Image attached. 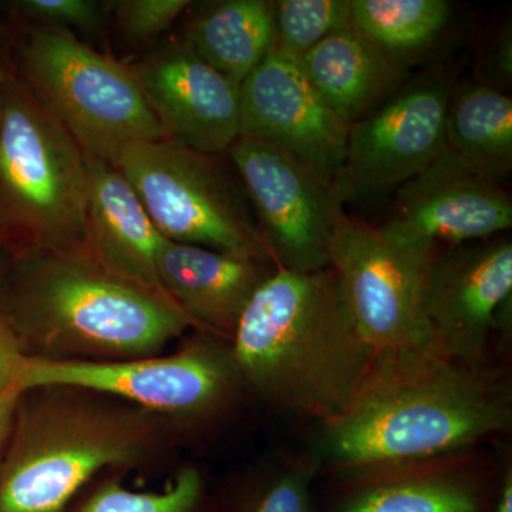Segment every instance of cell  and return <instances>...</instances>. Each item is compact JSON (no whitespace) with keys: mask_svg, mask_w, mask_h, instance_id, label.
I'll use <instances>...</instances> for the list:
<instances>
[{"mask_svg":"<svg viewBox=\"0 0 512 512\" xmlns=\"http://www.w3.org/2000/svg\"><path fill=\"white\" fill-rule=\"evenodd\" d=\"M167 138L225 156L239 137L241 84L178 42L130 64Z\"/></svg>","mask_w":512,"mask_h":512,"instance_id":"15","label":"cell"},{"mask_svg":"<svg viewBox=\"0 0 512 512\" xmlns=\"http://www.w3.org/2000/svg\"><path fill=\"white\" fill-rule=\"evenodd\" d=\"M437 252L397 244L366 221L346 212L340 215L329 266L360 336L373 352L430 345L424 302Z\"/></svg>","mask_w":512,"mask_h":512,"instance_id":"9","label":"cell"},{"mask_svg":"<svg viewBox=\"0 0 512 512\" xmlns=\"http://www.w3.org/2000/svg\"><path fill=\"white\" fill-rule=\"evenodd\" d=\"M450 18L444 0H352L353 28L403 67L436 43Z\"/></svg>","mask_w":512,"mask_h":512,"instance_id":"22","label":"cell"},{"mask_svg":"<svg viewBox=\"0 0 512 512\" xmlns=\"http://www.w3.org/2000/svg\"><path fill=\"white\" fill-rule=\"evenodd\" d=\"M349 126L319 96L296 57L272 47L241 83L239 137L278 147L333 183Z\"/></svg>","mask_w":512,"mask_h":512,"instance_id":"13","label":"cell"},{"mask_svg":"<svg viewBox=\"0 0 512 512\" xmlns=\"http://www.w3.org/2000/svg\"><path fill=\"white\" fill-rule=\"evenodd\" d=\"M23 393L25 392L18 389L0 393V466L8 448L13 420H15L16 409Z\"/></svg>","mask_w":512,"mask_h":512,"instance_id":"29","label":"cell"},{"mask_svg":"<svg viewBox=\"0 0 512 512\" xmlns=\"http://www.w3.org/2000/svg\"><path fill=\"white\" fill-rule=\"evenodd\" d=\"M242 383L266 403L326 424L372 362L332 268H275L256 289L231 338Z\"/></svg>","mask_w":512,"mask_h":512,"instance_id":"2","label":"cell"},{"mask_svg":"<svg viewBox=\"0 0 512 512\" xmlns=\"http://www.w3.org/2000/svg\"><path fill=\"white\" fill-rule=\"evenodd\" d=\"M275 265L165 239L158 281L200 330L231 340L242 312Z\"/></svg>","mask_w":512,"mask_h":512,"instance_id":"16","label":"cell"},{"mask_svg":"<svg viewBox=\"0 0 512 512\" xmlns=\"http://www.w3.org/2000/svg\"><path fill=\"white\" fill-rule=\"evenodd\" d=\"M12 67V55H10V36L6 23L0 25V126L3 119V104H5V82Z\"/></svg>","mask_w":512,"mask_h":512,"instance_id":"30","label":"cell"},{"mask_svg":"<svg viewBox=\"0 0 512 512\" xmlns=\"http://www.w3.org/2000/svg\"><path fill=\"white\" fill-rule=\"evenodd\" d=\"M84 167L94 258L131 281L165 292L157 275V255L165 238L148 217L136 191L109 161L84 153Z\"/></svg>","mask_w":512,"mask_h":512,"instance_id":"17","label":"cell"},{"mask_svg":"<svg viewBox=\"0 0 512 512\" xmlns=\"http://www.w3.org/2000/svg\"><path fill=\"white\" fill-rule=\"evenodd\" d=\"M446 148L476 173L501 181L512 168V101L488 84L454 87Z\"/></svg>","mask_w":512,"mask_h":512,"instance_id":"20","label":"cell"},{"mask_svg":"<svg viewBox=\"0 0 512 512\" xmlns=\"http://www.w3.org/2000/svg\"><path fill=\"white\" fill-rule=\"evenodd\" d=\"M6 26L16 74L83 153L111 163L130 144L167 138L130 64L97 52L72 30L13 18Z\"/></svg>","mask_w":512,"mask_h":512,"instance_id":"6","label":"cell"},{"mask_svg":"<svg viewBox=\"0 0 512 512\" xmlns=\"http://www.w3.org/2000/svg\"><path fill=\"white\" fill-rule=\"evenodd\" d=\"M397 192L396 214L379 228L410 247L485 241L512 225V202L501 183L476 173L447 148Z\"/></svg>","mask_w":512,"mask_h":512,"instance_id":"14","label":"cell"},{"mask_svg":"<svg viewBox=\"0 0 512 512\" xmlns=\"http://www.w3.org/2000/svg\"><path fill=\"white\" fill-rule=\"evenodd\" d=\"M10 264H12V258L8 255V252L0 248V286H2L3 281H5V276L8 274Z\"/></svg>","mask_w":512,"mask_h":512,"instance_id":"33","label":"cell"},{"mask_svg":"<svg viewBox=\"0 0 512 512\" xmlns=\"http://www.w3.org/2000/svg\"><path fill=\"white\" fill-rule=\"evenodd\" d=\"M311 476L312 471L305 467L286 471L266 485L247 512H311Z\"/></svg>","mask_w":512,"mask_h":512,"instance_id":"27","label":"cell"},{"mask_svg":"<svg viewBox=\"0 0 512 512\" xmlns=\"http://www.w3.org/2000/svg\"><path fill=\"white\" fill-rule=\"evenodd\" d=\"M404 464L362 474L365 484L340 512H478L471 481L446 468Z\"/></svg>","mask_w":512,"mask_h":512,"instance_id":"21","label":"cell"},{"mask_svg":"<svg viewBox=\"0 0 512 512\" xmlns=\"http://www.w3.org/2000/svg\"><path fill=\"white\" fill-rule=\"evenodd\" d=\"M511 36H504L501 39L500 45L497 46V52H495L494 64L497 69L500 70L501 76L504 79H510L512 73V60H511Z\"/></svg>","mask_w":512,"mask_h":512,"instance_id":"31","label":"cell"},{"mask_svg":"<svg viewBox=\"0 0 512 512\" xmlns=\"http://www.w3.org/2000/svg\"><path fill=\"white\" fill-rule=\"evenodd\" d=\"M299 62L319 96L348 126L396 92L407 69L353 26L326 37Z\"/></svg>","mask_w":512,"mask_h":512,"instance_id":"18","label":"cell"},{"mask_svg":"<svg viewBox=\"0 0 512 512\" xmlns=\"http://www.w3.org/2000/svg\"><path fill=\"white\" fill-rule=\"evenodd\" d=\"M275 43L296 59L326 37L352 26V0H275Z\"/></svg>","mask_w":512,"mask_h":512,"instance_id":"23","label":"cell"},{"mask_svg":"<svg viewBox=\"0 0 512 512\" xmlns=\"http://www.w3.org/2000/svg\"><path fill=\"white\" fill-rule=\"evenodd\" d=\"M494 512H512V473L508 470L505 473L500 494H498L497 505Z\"/></svg>","mask_w":512,"mask_h":512,"instance_id":"32","label":"cell"},{"mask_svg":"<svg viewBox=\"0 0 512 512\" xmlns=\"http://www.w3.org/2000/svg\"><path fill=\"white\" fill-rule=\"evenodd\" d=\"M242 383L231 350L202 336L181 352L126 360H56L30 356L23 392L46 387L107 394L144 412L198 419L220 412Z\"/></svg>","mask_w":512,"mask_h":512,"instance_id":"8","label":"cell"},{"mask_svg":"<svg viewBox=\"0 0 512 512\" xmlns=\"http://www.w3.org/2000/svg\"><path fill=\"white\" fill-rule=\"evenodd\" d=\"M117 30L134 45L153 42L190 8L188 0H117L111 2Z\"/></svg>","mask_w":512,"mask_h":512,"instance_id":"25","label":"cell"},{"mask_svg":"<svg viewBox=\"0 0 512 512\" xmlns=\"http://www.w3.org/2000/svg\"><path fill=\"white\" fill-rule=\"evenodd\" d=\"M18 330L0 311V393L22 390V377L29 360Z\"/></svg>","mask_w":512,"mask_h":512,"instance_id":"28","label":"cell"},{"mask_svg":"<svg viewBox=\"0 0 512 512\" xmlns=\"http://www.w3.org/2000/svg\"><path fill=\"white\" fill-rule=\"evenodd\" d=\"M184 42L218 72L241 84L274 47L272 2L212 3L192 20Z\"/></svg>","mask_w":512,"mask_h":512,"instance_id":"19","label":"cell"},{"mask_svg":"<svg viewBox=\"0 0 512 512\" xmlns=\"http://www.w3.org/2000/svg\"><path fill=\"white\" fill-rule=\"evenodd\" d=\"M20 396L0 466V512H59L103 468L138 463L153 443L146 412L101 406L72 390Z\"/></svg>","mask_w":512,"mask_h":512,"instance_id":"4","label":"cell"},{"mask_svg":"<svg viewBox=\"0 0 512 512\" xmlns=\"http://www.w3.org/2000/svg\"><path fill=\"white\" fill-rule=\"evenodd\" d=\"M0 311L18 330L28 355L42 359L157 356L185 330L198 328L167 293L79 252L12 259L0 286Z\"/></svg>","mask_w":512,"mask_h":512,"instance_id":"3","label":"cell"},{"mask_svg":"<svg viewBox=\"0 0 512 512\" xmlns=\"http://www.w3.org/2000/svg\"><path fill=\"white\" fill-rule=\"evenodd\" d=\"M0 248L12 259L92 254L83 150L37 103L13 63L0 126Z\"/></svg>","mask_w":512,"mask_h":512,"instance_id":"5","label":"cell"},{"mask_svg":"<svg viewBox=\"0 0 512 512\" xmlns=\"http://www.w3.org/2000/svg\"><path fill=\"white\" fill-rule=\"evenodd\" d=\"M512 296V245L485 239L437 252L427 281L431 346L454 359L484 365L491 333L507 319Z\"/></svg>","mask_w":512,"mask_h":512,"instance_id":"12","label":"cell"},{"mask_svg":"<svg viewBox=\"0 0 512 512\" xmlns=\"http://www.w3.org/2000/svg\"><path fill=\"white\" fill-rule=\"evenodd\" d=\"M510 394L484 365L434 346L383 350L325 426L333 463L357 476L450 456L510 429Z\"/></svg>","mask_w":512,"mask_h":512,"instance_id":"1","label":"cell"},{"mask_svg":"<svg viewBox=\"0 0 512 512\" xmlns=\"http://www.w3.org/2000/svg\"><path fill=\"white\" fill-rule=\"evenodd\" d=\"M6 9L9 18L33 25L96 32L103 6L93 0H15Z\"/></svg>","mask_w":512,"mask_h":512,"instance_id":"26","label":"cell"},{"mask_svg":"<svg viewBox=\"0 0 512 512\" xmlns=\"http://www.w3.org/2000/svg\"><path fill=\"white\" fill-rule=\"evenodd\" d=\"M453 89L448 74H424L350 124L332 183L340 204L397 191L440 156Z\"/></svg>","mask_w":512,"mask_h":512,"instance_id":"10","label":"cell"},{"mask_svg":"<svg viewBox=\"0 0 512 512\" xmlns=\"http://www.w3.org/2000/svg\"><path fill=\"white\" fill-rule=\"evenodd\" d=\"M221 157L164 138L130 144L111 164L127 178L168 241L276 266L244 188Z\"/></svg>","mask_w":512,"mask_h":512,"instance_id":"7","label":"cell"},{"mask_svg":"<svg viewBox=\"0 0 512 512\" xmlns=\"http://www.w3.org/2000/svg\"><path fill=\"white\" fill-rule=\"evenodd\" d=\"M256 215L276 268H329L330 242L343 205L322 175L278 147L238 137L225 154Z\"/></svg>","mask_w":512,"mask_h":512,"instance_id":"11","label":"cell"},{"mask_svg":"<svg viewBox=\"0 0 512 512\" xmlns=\"http://www.w3.org/2000/svg\"><path fill=\"white\" fill-rule=\"evenodd\" d=\"M204 484L195 468H183L161 493H134L120 484H107L82 512H192L200 504Z\"/></svg>","mask_w":512,"mask_h":512,"instance_id":"24","label":"cell"}]
</instances>
